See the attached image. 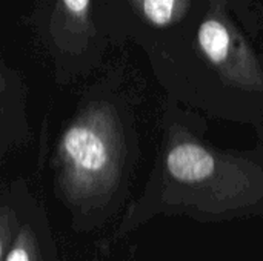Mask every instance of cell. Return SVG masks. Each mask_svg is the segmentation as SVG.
I'll use <instances>...</instances> for the list:
<instances>
[{
    "instance_id": "obj_6",
    "label": "cell",
    "mask_w": 263,
    "mask_h": 261,
    "mask_svg": "<svg viewBox=\"0 0 263 261\" xmlns=\"http://www.w3.org/2000/svg\"><path fill=\"white\" fill-rule=\"evenodd\" d=\"M62 2L71 14L79 15V17L86 14L88 5H89V0H62Z\"/></svg>"
},
{
    "instance_id": "obj_1",
    "label": "cell",
    "mask_w": 263,
    "mask_h": 261,
    "mask_svg": "<svg viewBox=\"0 0 263 261\" xmlns=\"http://www.w3.org/2000/svg\"><path fill=\"white\" fill-rule=\"evenodd\" d=\"M5 261H60L49 220L34 202L28 206Z\"/></svg>"
},
{
    "instance_id": "obj_2",
    "label": "cell",
    "mask_w": 263,
    "mask_h": 261,
    "mask_svg": "<svg viewBox=\"0 0 263 261\" xmlns=\"http://www.w3.org/2000/svg\"><path fill=\"white\" fill-rule=\"evenodd\" d=\"M168 169L180 182H199L214 171V158L197 145H180L174 148L166 160Z\"/></svg>"
},
{
    "instance_id": "obj_5",
    "label": "cell",
    "mask_w": 263,
    "mask_h": 261,
    "mask_svg": "<svg viewBox=\"0 0 263 261\" xmlns=\"http://www.w3.org/2000/svg\"><path fill=\"white\" fill-rule=\"evenodd\" d=\"M146 17L156 25H166L173 17L174 0H143Z\"/></svg>"
},
{
    "instance_id": "obj_4",
    "label": "cell",
    "mask_w": 263,
    "mask_h": 261,
    "mask_svg": "<svg viewBox=\"0 0 263 261\" xmlns=\"http://www.w3.org/2000/svg\"><path fill=\"white\" fill-rule=\"evenodd\" d=\"M199 43L211 62L220 63L228 55L230 35L225 26L216 20L205 22L199 29Z\"/></svg>"
},
{
    "instance_id": "obj_3",
    "label": "cell",
    "mask_w": 263,
    "mask_h": 261,
    "mask_svg": "<svg viewBox=\"0 0 263 261\" xmlns=\"http://www.w3.org/2000/svg\"><path fill=\"white\" fill-rule=\"evenodd\" d=\"M29 203L31 202L26 200L22 192L0 195V261L6 258Z\"/></svg>"
}]
</instances>
